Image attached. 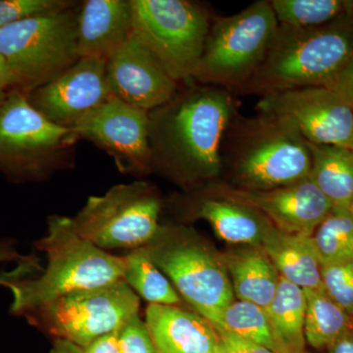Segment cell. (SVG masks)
<instances>
[{"label": "cell", "instance_id": "cell-1", "mask_svg": "<svg viewBox=\"0 0 353 353\" xmlns=\"http://www.w3.org/2000/svg\"><path fill=\"white\" fill-rule=\"evenodd\" d=\"M183 85L148 112V141L152 170L192 185L222 171L223 143L238 105L227 88L192 81Z\"/></svg>", "mask_w": 353, "mask_h": 353}, {"label": "cell", "instance_id": "cell-2", "mask_svg": "<svg viewBox=\"0 0 353 353\" xmlns=\"http://www.w3.org/2000/svg\"><path fill=\"white\" fill-rule=\"evenodd\" d=\"M352 54L353 12L318 27L279 25L263 62L238 92L262 97L329 88Z\"/></svg>", "mask_w": 353, "mask_h": 353}, {"label": "cell", "instance_id": "cell-3", "mask_svg": "<svg viewBox=\"0 0 353 353\" xmlns=\"http://www.w3.org/2000/svg\"><path fill=\"white\" fill-rule=\"evenodd\" d=\"M36 245L46 254V270L9 285L13 315L25 317L65 294L123 279L124 257L110 254L85 240L77 232L73 218L50 216L48 233Z\"/></svg>", "mask_w": 353, "mask_h": 353}, {"label": "cell", "instance_id": "cell-4", "mask_svg": "<svg viewBox=\"0 0 353 353\" xmlns=\"http://www.w3.org/2000/svg\"><path fill=\"white\" fill-rule=\"evenodd\" d=\"M222 163L230 165L234 188L267 190L308 178L312 159L307 141L290 123L267 114L246 118L238 113L225 136Z\"/></svg>", "mask_w": 353, "mask_h": 353}, {"label": "cell", "instance_id": "cell-5", "mask_svg": "<svg viewBox=\"0 0 353 353\" xmlns=\"http://www.w3.org/2000/svg\"><path fill=\"white\" fill-rule=\"evenodd\" d=\"M278 27L268 0L213 19L192 82L238 92L263 62Z\"/></svg>", "mask_w": 353, "mask_h": 353}, {"label": "cell", "instance_id": "cell-6", "mask_svg": "<svg viewBox=\"0 0 353 353\" xmlns=\"http://www.w3.org/2000/svg\"><path fill=\"white\" fill-rule=\"evenodd\" d=\"M77 6L59 12L25 18L0 29V54L13 90L29 94L80 59Z\"/></svg>", "mask_w": 353, "mask_h": 353}, {"label": "cell", "instance_id": "cell-7", "mask_svg": "<svg viewBox=\"0 0 353 353\" xmlns=\"http://www.w3.org/2000/svg\"><path fill=\"white\" fill-rule=\"evenodd\" d=\"M132 34L179 83L192 80L212 16L189 0H131Z\"/></svg>", "mask_w": 353, "mask_h": 353}, {"label": "cell", "instance_id": "cell-8", "mask_svg": "<svg viewBox=\"0 0 353 353\" xmlns=\"http://www.w3.org/2000/svg\"><path fill=\"white\" fill-rule=\"evenodd\" d=\"M145 248L176 292L210 324L234 301L224 264L188 230L160 226Z\"/></svg>", "mask_w": 353, "mask_h": 353}, {"label": "cell", "instance_id": "cell-9", "mask_svg": "<svg viewBox=\"0 0 353 353\" xmlns=\"http://www.w3.org/2000/svg\"><path fill=\"white\" fill-rule=\"evenodd\" d=\"M162 202L150 183H120L90 196L73 218L85 240L108 252L145 248L159 231Z\"/></svg>", "mask_w": 353, "mask_h": 353}, {"label": "cell", "instance_id": "cell-10", "mask_svg": "<svg viewBox=\"0 0 353 353\" xmlns=\"http://www.w3.org/2000/svg\"><path fill=\"white\" fill-rule=\"evenodd\" d=\"M139 310V297L119 280L58 297L25 318L55 340L85 348L106 334L117 333Z\"/></svg>", "mask_w": 353, "mask_h": 353}, {"label": "cell", "instance_id": "cell-11", "mask_svg": "<svg viewBox=\"0 0 353 353\" xmlns=\"http://www.w3.org/2000/svg\"><path fill=\"white\" fill-rule=\"evenodd\" d=\"M77 139L73 130L44 117L20 90H11L0 108V168L9 173L41 176Z\"/></svg>", "mask_w": 353, "mask_h": 353}, {"label": "cell", "instance_id": "cell-12", "mask_svg": "<svg viewBox=\"0 0 353 353\" xmlns=\"http://www.w3.org/2000/svg\"><path fill=\"white\" fill-rule=\"evenodd\" d=\"M256 108L259 113L290 123L311 145L353 150V110L332 88H305L266 95Z\"/></svg>", "mask_w": 353, "mask_h": 353}, {"label": "cell", "instance_id": "cell-13", "mask_svg": "<svg viewBox=\"0 0 353 353\" xmlns=\"http://www.w3.org/2000/svg\"><path fill=\"white\" fill-rule=\"evenodd\" d=\"M110 155L118 170L145 175L152 171L148 141V112L111 97L73 129Z\"/></svg>", "mask_w": 353, "mask_h": 353}, {"label": "cell", "instance_id": "cell-14", "mask_svg": "<svg viewBox=\"0 0 353 353\" xmlns=\"http://www.w3.org/2000/svg\"><path fill=\"white\" fill-rule=\"evenodd\" d=\"M206 194L228 199L257 211L279 231L312 236L315 230L333 208V204L310 178L267 190L236 189L216 183Z\"/></svg>", "mask_w": 353, "mask_h": 353}, {"label": "cell", "instance_id": "cell-15", "mask_svg": "<svg viewBox=\"0 0 353 353\" xmlns=\"http://www.w3.org/2000/svg\"><path fill=\"white\" fill-rule=\"evenodd\" d=\"M106 60L81 57L50 82L28 94L39 112L60 127L73 130L113 97L106 77Z\"/></svg>", "mask_w": 353, "mask_h": 353}, {"label": "cell", "instance_id": "cell-16", "mask_svg": "<svg viewBox=\"0 0 353 353\" xmlns=\"http://www.w3.org/2000/svg\"><path fill=\"white\" fill-rule=\"evenodd\" d=\"M106 77L113 97L146 112L170 101L181 85L132 32L106 62Z\"/></svg>", "mask_w": 353, "mask_h": 353}, {"label": "cell", "instance_id": "cell-17", "mask_svg": "<svg viewBox=\"0 0 353 353\" xmlns=\"http://www.w3.org/2000/svg\"><path fill=\"white\" fill-rule=\"evenodd\" d=\"M132 32L131 0H87L79 6L77 44L80 58L108 61Z\"/></svg>", "mask_w": 353, "mask_h": 353}, {"label": "cell", "instance_id": "cell-18", "mask_svg": "<svg viewBox=\"0 0 353 353\" xmlns=\"http://www.w3.org/2000/svg\"><path fill=\"white\" fill-rule=\"evenodd\" d=\"M145 324L157 353H215L219 343L210 323L178 305L150 304Z\"/></svg>", "mask_w": 353, "mask_h": 353}, {"label": "cell", "instance_id": "cell-19", "mask_svg": "<svg viewBox=\"0 0 353 353\" xmlns=\"http://www.w3.org/2000/svg\"><path fill=\"white\" fill-rule=\"evenodd\" d=\"M260 248L279 275L303 290H323L322 264L311 236L267 228Z\"/></svg>", "mask_w": 353, "mask_h": 353}, {"label": "cell", "instance_id": "cell-20", "mask_svg": "<svg viewBox=\"0 0 353 353\" xmlns=\"http://www.w3.org/2000/svg\"><path fill=\"white\" fill-rule=\"evenodd\" d=\"M196 215L208 221L219 238L234 245L260 246L271 225L252 208L208 194L199 201Z\"/></svg>", "mask_w": 353, "mask_h": 353}, {"label": "cell", "instance_id": "cell-21", "mask_svg": "<svg viewBox=\"0 0 353 353\" xmlns=\"http://www.w3.org/2000/svg\"><path fill=\"white\" fill-rule=\"evenodd\" d=\"M234 294L266 310L277 292L280 275L263 250H245L223 257Z\"/></svg>", "mask_w": 353, "mask_h": 353}, {"label": "cell", "instance_id": "cell-22", "mask_svg": "<svg viewBox=\"0 0 353 353\" xmlns=\"http://www.w3.org/2000/svg\"><path fill=\"white\" fill-rule=\"evenodd\" d=\"M314 182L333 206L350 208L353 199V150L336 145L308 143Z\"/></svg>", "mask_w": 353, "mask_h": 353}, {"label": "cell", "instance_id": "cell-23", "mask_svg": "<svg viewBox=\"0 0 353 353\" xmlns=\"http://www.w3.org/2000/svg\"><path fill=\"white\" fill-rule=\"evenodd\" d=\"M266 313L273 331L275 348L282 345L305 350L306 296L303 289L280 276L277 292Z\"/></svg>", "mask_w": 353, "mask_h": 353}, {"label": "cell", "instance_id": "cell-24", "mask_svg": "<svg viewBox=\"0 0 353 353\" xmlns=\"http://www.w3.org/2000/svg\"><path fill=\"white\" fill-rule=\"evenodd\" d=\"M306 296L304 336L311 347H330L352 334L353 317L334 303L323 290H304Z\"/></svg>", "mask_w": 353, "mask_h": 353}, {"label": "cell", "instance_id": "cell-25", "mask_svg": "<svg viewBox=\"0 0 353 353\" xmlns=\"http://www.w3.org/2000/svg\"><path fill=\"white\" fill-rule=\"evenodd\" d=\"M122 280L137 296L150 304L179 305L181 297L174 285L154 263L145 248L131 250L124 256Z\"/></svg>", "mask_w": 353, "mask_h": 353}, {"label": "cell", "instance_id": "cell-26", "mask_svg": "<svg viewBox=\"0 0 353 353\" xmlns=\"http://www.w3.org/2000/svg\"><path fill=\"white\" fill-rule=\"evenodd\" d=\"M215 331L236 334L245 340L275 350V340L266 310L245 301H234L211 323Z\"/></svg>", "mask_w": 353, "mask_h": 353}, {"label": "cell", "instance_id": "cell-27", "mask_svg": "<svg viewBox=\"0 0 353 353\" xmlns=\"http://www.w3.org/2000/svg\"><path fill=\"white\" fill-rule=\"evenodd\" d=\"M322 265L353 260V215L350 208L333 206L313 233Z\"/></svg>", "mask_w": 353, "mask_h": 353}, {"label": "cell", "instance_id": "cell-28", "mask_svg": "<svg viewBox=\"0 0 353 353\" xmlns=\"http://www.w3.org/2000/svg\"><path fill=\"white\" fill-rule=\"evenodd\" d=\"M279 25L310 28L353 12L352 0H271Z\"/></svg>", "mask_w": 353, "mask_h": 353}, {"label": "cell", "instance_id": "cell-29", "mask_svg": "<svg viewBox=\"0 0 353 353\" xmlns=\"http://www.w3.org/2000/svg\"><path fill=\"white\" fill-rule=\"evenodd\" d=\"M321 274L323 290L353 317V260L322 265Z\"/></svg>", "mask_w": 353, "mask_h": 353}, {"label": "cell", "instance_id": "cell-30", "mask_svg": "<svg viewBox=\"0 0 353 353\" xmlns=\"http://www.w3.org/2000/svg\"><path fill=\"white\" fill-rule=\"evenodd\" d=\"M75 6V2L67 0H0V29L25 18L59 12Z\"/></svg>", "mask_w": 353, "mask_h": 353}, {"label": "cell", "instance_id": "cell-31", "mask_svg": "<svg viewBox=\"0 0 353 353\" xmlns=\"http://www.w3.org/2000/svg\"><path fill=\"white\" fill-rule=\"evenodd\" d=\"M117 334L121 353H157L145 321L139 314L131 318Z\"/></svg>", "mask_w": 353, "mask_h": 353}, {"label": "cell", "instance_id": "cell-32", "mask_svg": "<svg viewBox=\"0 0 353 353\" xmlns=\"http://www.w3.org/2000/svg\"><path fill=\"white\" fill-rule=\"evenodd\" d=\"M43 271L39 260L34 255L24 256L18 261L12 270L0 272V285L8 288L9 285L25 280V279L34 277Z\"/></svg>", "mask_w": 353, "mask_h": 353}, {"label": "cell", "instance_id": "cell-33", "mask_svg": "<svg viewBox=\"0 0 353 353\" xmlns=\"http://www.w3.org/2000/svg\"><path fill=\"white\" fill-rule=\"evenodd\" d=\"M217 332L221 345L226 353H276L270 348L254 343V341L245 340L232 333L224 331Z\"/></svg>", "mask_w": 353, "mask_h": 353}, {"label": "cell", "instance_id": "cell-34", "mask_svg": "<svg viewBox=\"0 0 353 353\" xmlns=\"http://www.w3.org/2000/svg\"><path fill=\"white\" fill-rule=\"evenodd\" d=\"M329 88L334 90L353 110V54Z\"/></svg>", "mask_w": 353, "mask_h": 353}, {"label": "cell", "instance_id": "cell-35", "mask_svg": "<svg viewBox=\"0 0 353 353\" xmlns=\"http://www.w3.org/2000/svg\"><path fill=\"white\" fill-rule=\"evenodd\" d=\"M117 333L106 334L94 341L83 348V353H121Z\"/></svg>", "mask_w": 353, "mask_h": 353}, {"label": "cell", "instance_id": "cell-36", "mask_svg": "<svg viewBox=\"0 0 353 353\" xmlns=\"http://www.w3.org/2000/svg\"><path fill=\"white\" fill-rule=\"evenodd\" d=\"M11 90H13L12 79L3 57L0 54V108Z\"/></svg>", "mask_w": 353, "mask_h": 353}, {"label": "cell", "instance_id": "cell-37", "mask_svg": "<svg viewBox=\"0 0 353 353\" xmlns=\"http://www.w3.org/2000/svg\"><path fill=\"white\" fill-rule=\"evenodd\" d=\"M22 255L16 250L15 245L11 241H0V263L4 262L19 261Z\"/></svg>", "mask_w": 353, "mask_h": 353}, {"label": "cell", "instance_id": "cell-38", "mask_svg": "<svg viewBox=\"0 0 353 353\" xmlns=\"http://www.w3.org/2000/svg\"><path fill=\"white\" fill-rule=\"evenodd\" d=\"M331 353H353V336L345 334L330 345Z\"/></svg>", "mask_w": 353, "mask_h": 353}, {"label": "cell", "instance_id": "cell-39", "mask_svg": "<svg viewBox=\"0 0 353 353\" xmlns=\"http://www.w3.org/2000/svg\"><path fill=\"white\" fill-rule=\"evenodd\" d=\"M52 353H83V348L63 340H55Z\"/></svg>", "mask_w": 353, "mask_h": 353}, {"label": "cell", "instance_id": "cell-40", "mask_svg": "<svg viewBox=\"0 0 353 353\" xmlns=\"http://www.w3.org/2000/svg\"><path fill=\"white\" fill-rule=\"evenodd\" d=\"M276 353H306L305 350H296V348H290L278 345L275 348Z\"/></svg>", "mask_w": 353, "mask_h": 353}, {"label": "cell", "instance_id": "cell-41", "mask_svg": "<svg viewBox=\"0 0 353 353\" xmlns=\"http://www.w3.org/2000/svg\"><path fill=\"white\" fill-rule=\"evenodd\" d=\"M215 353H226V352L224 350V348H223L222 345H221L220 341L218 343L217 347H216Z\"/></svg>", "mask_w": 353, "mask_h": 353}, {"label": "cell", "instance_id": "cell-42", "mask_svg": "<svg viewBox=\"0 0 353 353\" xmlns=\"http://www.w3.org/2000/svg\"><path fill=\"white\" fill-rule=\"evenodd\" d=\"M350 211H352V215H353V199H352V204H350Z\"/></svg>", "mask_w": 353, "mask_h": 353}]
</instances>
